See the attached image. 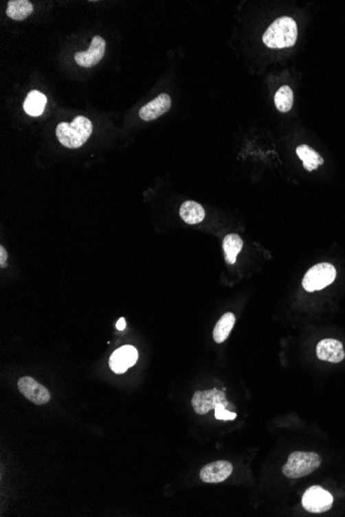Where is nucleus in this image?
<instances>
[{
  "label": "nucleus",
  "instance_id": "f257e3e1",
  "mask_svg": "<svg viewBox=\"0 0 345 517\" xmlns=\"http://www.w3.org/2000/svg\"><path fill=\"white\" fill-rule=\"evenodd\" d=\"M92 130L91 121L86 117L78 116L71 123H59L56 127V135L61 145L69 149H77L87 141Z\"/></svg>",
  "mask_w": 345,
  "mask_h": 517
},
{
  "label": "nucleus",
  "instance_id": "f03ea898",
  "mask_svg": "<svg viewBox=\"0 0 345 517\" xmlns=\"http://www.w3.org/2000/svg\"><path fill=\"white\" fill-rule=\"evenodd\" d=\"M298 38V27L295 20L289 17H281L275 20L263 36V42L268 48H291L296 44Z\"/></svg>",
  "mask_w": 345,
  "mask_h": 517
},
{
  "label": "nucleus",
  "instance_id": "7ed1b4c3",
  "mask_svg": "<svg viewBox=\"0 0 345 517\" xmlns=\"http://www.w3.org/2000/svg\"><path fill=\"white\" fill-rule=\"evenodd\" d=\"M322 459L315 452L295 451L289 455L287 463L282 467V473L287 478L298 479L309 475L320 467Z\"/></svg>",
  "mask_w": 345,
  "mask_h": 517
},
{
  "label": "nucleus",
  "instance_id": "20e7f679",
  "mask_svg": "<svg viewBox=\"0 0 345 517\" xmlns=\"http://www.w3.org/2000/svg\"><path fill=\"white\" fill-rule=\"evenodd\" d=\"M336 268L328 262L315 264L310 268L304 276L302 285L308 292L322 290L332 284L336 279Z\"/></svg>",
  "mask_w": 345,
  "mask_h": 517
},
{
  "label": "nucleus",
  "instance_id": "39448f33",
  "mask_svg": "<svg viewBox=\"0 0 345 517\" xmlns=\"http://www.w3.org/2000/svg\"><path fill=\"white\" fill-rule=\"evenodd\" d=\"M302 505L308 512H326L332 508L333 496L328 490H324L320 486H311L303 494Z\"/></svg>",
  "mask_w": 345,
  "mask_h": 517
},
{
  "label": "nucleus",
  "instance_id": "423d86ee",
  "mask_svg": "<svg viewBox=\"0 0 345 517\" xmlns=\"http://www.w3.org/2000/svg\"><path fill=\"white\" fill-rule=\"evenodd\" d=\"M221 404H230L223 391L214 389L211 391H196L192 400V408L196 413L205 415L210 410Z\"/></svg>",
  "mask_w": 345,
  "mask_h": 517
},
{
  "label": "nucleus",
  "instance_id": "0eeeda50",
  "mask_svg": "<svg viewBox=\"0 0 345 517\" xmlns=\"http://www.w3.org/2000/svg\"><path fill=\"white\" fill-rule=\"evenodd\" d=\"M18 389L26 399L36 405H44L50 401L51 395L48 389L32 377L25 376L20 378L18 381Z\"/></svg>",
  "mask_w": 345,
  "mask_h": 517
},
{
  "label": "nucleus",
  "instance_id": "6e6552de",
  "mask_svg": "<svg viewBox=\"0 0 345 517\" xmlns=\"http://www.w3.org/2000/svg\"><path fill=\"white\" fill-rule=\"evenodd\" d=\"M106 52V41L100 36H96L92 38L89 49L85 52H78L75 55V60L80 67H92L98 65Z\"/></svg>",
  "mask_w": 345,
  "mask_h": 517
},
{
  "label": "nucleus",
  "instance_id": "1a4fd4ad",
  "mask_svg": "<svg viewBox=\"0 0 345 517\" xmlns=\"http://www.w3.org/2000/svg\"><path fill=\"white\" fill-rule=\"evenodd\" d=\"M233 473V466L227 461H217L202 468L200 478L205 483L223 482Z\"/></svg>",
  "mask_w": 345,
  "mask_h": 517
},
{
  "label": "nucleus",
  "instance_id": "9d476101",
  "mask_svg": "<svg viewBox=\"0 0 345 517\" xmlns=\"http://www.w3.org/2000/svg\"><path fill=\"white\" fill-rule=\"evenodd\" d=\"M137 350L131 345H125L111 356V369L116 374H122L137 363Z\"/></svg>",
  "mask_w": 345,
  "mask_h": 517
},
{
  "label": "nucleus",
  "instance_id": "9b49d317",
  "mask_svg": "<svg viewBox=\"0 0 345 517\" xmlns=\"http://www.w3.org/2000/svg\"><path fill=\"white\" fill-rule=\"evenodd\" d=\"M316 356L320 360L338 364L345 358L342 343L334 338H324L318 344Z\"/></svg>",
  "mask_w": 345,
  "mask_h": 517
},
{
  "label": "nucleus",
  "instance_id": "f8f14e48",
  "mask_svg": "<svg viewBox=\"0 0 345 517\" xmlns=\"http://www.w3.org/2000/svg\"><path fill=\"white\" fill-rule=\"evenodd\" d=\"M172 106V100L168 94L162 93L155 100L142 106L139 112L140 118L144 121H152L162 115L166 114Z\"/></svg>",
  "mask_w": 345,
  "mask_h": 517
},
{
  "label": "nucleus",
  "instance_id": "ddd939ff",
  "mask_svg": "<svg viewBox=\"0 0 345 517\" xmlns=\"http://www.w3.org/2000/svg\"><path fill=\"white\" fill-rule=\"evenodd\" d=\"M205 215H206V213H205V209L203 208L202 205L194 202V200L184 202L181 208H180V217L188 225H199L204 220Z\"/></svg>",
  "mask_w": 345,
  "mask_h": 517
},
{
  "label": "nucleus",
  "instance_id": "4468645a",
  "mask_svg": "<svg viewBox=\"0 0 345 517\" xmlns=\"http://www.w3.org/2000/svg\"><path fill=\"white\" fill-rule=\"evenodd\" d=\"M32 13H34V5L27 0H11L8 3V17L15 21H23Z\"/></svg>",
  "mask_w": 345,
  "mask_h": 517
},
{
  "label": "nucleus",
  "instance_id": "2eb2a0df",
  "mask_svg": "<svg viewBox=\"0 0 345 517\" xmlns=\"http://www.w3.org/2000/svg\"><path fill=\"white\" fill-rule=\"evenodd\" d=\"M235 322L236 316L232 312L223 314L221 319L217 321L214 330H213V338H214L215 342L219 343V344L225 342L229 338L230 334H231L232 330L235 325Z\"/></svg>",
  "mask_w": 345,
  "mask_h": 517
},
{
  "label": "nucleus",
  "instance_id": "dca6fc26",
  "mask_svg": "<svg viewBox=\"0 0 345 517\" xmlns=\"http://www.w3.org/2000/svg\"><path fill=\"white\" fill-rule=\"evenodd\" d=\"M298 156L300 159L303 161L304 168L308 170V172H312V170H316L320 165L324 164V159L322 156L314 151L312 148H310L307 145H301L296 150Z\"/></svg>",
  "mask_w": 345,
  "mask_h": 517
},
{
  "label": "nucleus",
  "instance_id": "f3484780",
  "mask_svg": "<svg viewBox=\"0 0 345 517\" xmlns=\"http://www.w3.org/2000/svg\"><path fill=\"white\" fill-rule=\"evenodd\" d=\"M47 104V97L40 91L30 92L24 102V111L30 116L38 117L44 112Z\"/></svg>",
  "mask_w": 345,
  "mask_h": 517
},
{
  "label": "nucleus",
  "instance_id": "a211bd4d",
  "mask_svg": "<svg viewBox=\"0 0 345 517\" xmlns=\"http://www.w3.org/2000/svg\"><path fill=\"white\" fill-rule=\"evenodd\" d=\"M243 247V241L240 235L236 233H230L223 240V251H225V260L227 264H234L236 262L238 254L241 252Z\"/></svg>",
  "mask_w": 345,
  "mask_h": 517
},
{
  "label": "nucleus",
  "instance_id": "6ab92c4d",
  "mask_svg": "<svg viewBox=\"0 0 345 517\" xmlns=\"http://www.w3.org/2000/svg\"><path fill=\"white\" fill-rule=\"evenodd\" d=\"M274 102L279 112L287 113L291 111L293 104V93L291 87L282 86L279 88L278 91L275 94Z\"/></svg>",
  "mask_w": 345,
  "mask_h": 517
},
{
  "label": "nucleus",
  "instance_id": "aec40b11",
  "mask_svg": "<svg viewBox=\"0 0 345 517\" xmlns=\"http://www.w3.org/2000/svg\"><path fill=\"white\" fill-rule=\"evenodd\" d=\"M232 404H221L215 408V418L219 420H234L237 417L236 412L231 411L229 409Z\"/></svg>",
  "mask_w": 345,
  "mask_h": 517
},
{
  "label": "nucleus",
  "instance_id": "412c9836",
  "mask_svg": "<svg viewBox=\"0 0 345 517\" xmlns=\"http://www.w3.org/2000/svg\"><path fill=\"white\" fill-rule=\"evenodd\" d=\"M7 262H8V253L7 251H5V248L1 246L0 247V266L1 268H5V266H7Z\"/></svg>",
  "mask_w": 345,
  "mask_h": 517
},
{
  "label": "nucleus",
  "instance_id": "4be33fe9",
  "mask_svg": "<svg viewBox=\"0 0 345 517\" xmlns=\"http://www.w3.org/2000/svg\"><path fill=\"white\" fill-rule=\"evenodd\" d=\"M125 328H126V323H125V319L123 317H121L120 319L117 321L116 323V328L118 330H124Z\"/></svg>",
  "mask_w": 345,
  "mask_h": 517
}]
</instances>
